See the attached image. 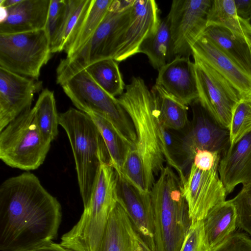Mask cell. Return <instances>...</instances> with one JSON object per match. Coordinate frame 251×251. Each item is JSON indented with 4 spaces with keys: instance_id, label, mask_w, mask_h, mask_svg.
<instances>
[{
    "instance_id": "1",
    "label": "cell",
    "mask_w": 251,
    "mask_h": 251,
    "mask_svg": "<svg viewBox=\"0 0 251 251\" xmlns=\"http://www.w3.org/2000/svg\"><path fill=\"white\" fill-rule=\"evenodd\" d=\"M61 205L33 174L25 172L0 187V250L24 251L56 239Z\"/></svg>"
},
{
    "instance_id": "2",
    "label": "cell",
    "mask_w": 251,
    "mask_h": 251,
    "mask_svg": "<svg viewBox=\"0 0 251 251\" xmlns=\"http://www.w3.org/2000/svg\"><path fill=\"white\" fill-rule=\"evenodd\" d=\"M117 99L134 128L136 141L133 149L143 162L148 191H151L155 176L159 175L165 162L176 171L182 185L186 176L170 151L166 140L168 129L162 124L156 99L145 81L133 76Z\"/></svg>"
},
{
    "instance_id": "3",
    "label": "cell",
    "mask_w": 251,
    "mask_h": 251,
    "mask_svg": "<svg viewBox=\"0 0 251 251\" xmlns=\"http://www.w3.org/2000/svg\"><path fill=\"white\" fill-rule=\"evenodd\" d=\"M56 82L78 110L103 117L112 125L125 146L134 148L136 136L128 114L118 99L100 87L84 68L62 59L56 69Z\"/></svg>"
},
{
    "instance_id": "4",
    "label": "cell",
    "mask_w": 251,
    "mask_h": 251,
    "mask_svg": "<svg viewBox=\"0 0 251 251\" xmlns=\"http://www.w3.org/2000/svg\"><path fill=\"white\" fill-rule=\"evenodd\" d=\"M150 195L156 251H179L192 220L180 179L171 167L161 170Z\"/></svg>"
},
{
    "instance_id": "5",
    "label": "cell",
    "mask_w": 251,
    "mask_h": 251,
    "mask_svg": "<svg viewBox=\"0 0 251 251\" xmlns=\"http://www.w3.org/2000/svg\"><path fill=\"white\" fill-rule=\"evenodd\" d=\"M119 176L107 162L100 164L90 199L76 224L61 237L73 251H98L112 211L119 201Z\"/></svg>"
},
{
    "instance_id": "6",
    "label": "cell",
    "mask_w": 251,
    "mask_h": 251,
    "mask_svg": "<svg viewBox=\"0 0 251 251\" xmlns=\"http://www.w3.org/2000/svg\"><path fill=\"white\" fill-rule=\"evenodd\" d=\"M59 123L66 132L71 146L80 194L85 206L91 197L100 164L109 163L108 153L99 129L88 114L70 108L59 114Z\"/></svg>"
},
{
    "instance_id": "7",
    "label": "cell",
    "mask_w": 251,
    "mask_h": 251,
    "mask_svg": "<svg viewBox=\"0 0 251 251\" xmlns=\"http://www.w3.org/2000/svg\"><path fill=\"white\" fill-rule=\"evenodd\" d=\"M50 145L38 127L32 108L0 131V159L10 167L34 170L43 163Z\"/></svg>"
},
{
    "instance_id": "8",
    "label": "cell",
    "mask_w": 251,
    "mask_h": 251,
    "mask_svg": "<svg viewBox=\"0 0 251 251\" xmlns=\"http://www.w3.org/2000/svg\"><path fill=\"white\" fill-rule=\"evenodd\" d=\"M51 53L45 28L0 34V68L12 73L38 80Z\"/></svg>"
},
{
    "instance_id": "9",
    "label": "cell",
    "mask_w": 251,
    "mask_h": 251,
    "mask_svg": "<svg viewBox=\"0 0 251 251\" xmlns=\"http://www.w3.org/2000/svg\"><path fill=\"white\" fill-rule=\"evenodd\" d=\"M134 0H113L103 19L85 45L65 59L85 68L96 61L113 58L129 23Z\"/></svg>"
},
{
    "instance_id": "10",
    "label": "cell",
    "mask_w": 251,
    "mask_h": 251,
    "mask_svg": "<svg viewBox=\"0 0 251 251\" xmlns=\"http://www.w3.org/2000/svg\"><path fill=\"white\" fill-rule=\"evenodd\" d=\"M198 101L210 118L228 130L234 110L241 100L233 88L214 69L195 56Z\"/></svg>"
},
{
    "instance_id": "11",
    "label": "cell",
    "mask_w": 251,
    "mask_h": 251,
    "mask_svg": "<svg viewBox=\"0 0 251 251\" xmlns=\"http://www.w3.org/2000/svg\"><path fill=\"white\" fill-rule=\"evenodd\" d=\"M213 0H174L167 16L171 33L174 57L190 56L192 46L207 25V16Z\"/></svg>"
},
{
    "instance_id": "12",
    "label": "cell",
    "mask_w": 251,
    "mask_h": 251,
    "mask_svg": "<svg viewBox=\"0 0 251 251\" xmlns=\"http://www.w3.org/2000/svg\"><path fill=\"white\" fill-rule=\"evenodd\" d=\"M219 164L205 171L191 164L182 191L192 222L202 220L211 209L226 201L227 194L219 176Z\"/></svg>"
},
{
    "instance_id": "13",
    "label": "cell",
    "mask_w": 251,
    "mask_h": 251,
    "mask_svg": "<svg viewBox=\"0 0 251 251\" xmlns=\"http://www.w3.org/2000/svg\"><path fill=\"white\" fill-rule=\"evenodd\" d=\"M42 82L0 68V131L31 109L34 94Z\"/></svg>"
},
{
    "instance_id": "14",
    "label": "cell",
    "mask_w": 251,
    "mask_h": 251,
    "mask_svg": "<svg viewBox=\"0 0 251 251\" xmlns=\"http://www.w3.org/2000/svg\"><path fill=\"white\" fill-rule=\"evenodd\" d=\"M155 0H134L127 27L113 59L121 62L139 53L143 42L157 29L161 21Z\"/></svg>"
},
{
    "instance_id": "15",
    "label": "cell",
    "mask_w": 251,
    "mask_h": 251,
    "mask_svg": "<svg viewBox=\"0 0 251 251\" xmlns=\"http://www.w3.org/2000/svg\"><path fill=\"white\" fill-rule=\"evenodd\" d=\"M192 55L221 75L241 99L251 100V73L212 42L201 35L192 46Z\"/></svg>"
},
{
    "instance_id": "16",
    "label": "cell",
    "mask_w": 251,
    "mask_h": 251,
    "mask_svg": "<svg viewBox=\"0 0 251 251\" xmlns=\"http://www.w3.org/2000/svg\"><path fill=\"white\" fill-rule=\"evenodd\" d=\"M193 103L195 123L181 140L182 154L186 162L192 163L197 151L225 152L229 147V133L217 124L201 107L198 100Z\"/></svg>"
},
{
    "instance_id": "17",
    "label": "cell",
    "mask_w": 251,
    "mask_h": 251,
    "mask_svg": "<svg viewBox=\"0 0 251 251\" xmlns=\"http://www.w3.org/2000/svg\"><path fill=\"white\" fill-rule=\"evenodd\" d=\"M119 198L141 240L151 251H156L150 191L141 193L123 177H119Z\"/></svg>"
},
{
    "instance_id": "18",
    "label": "cell",
    "mask_w": 251,
    "mask_h": 251,
    "mask_svg": "<svg viewBox=\"0 0 251 251\" xmlns=\"http://www.w3.org/2000/svg\"><path fill=\"white\" fill-rule=\"evenodd\" d=\"M155 84L186 106L198 100L196 65L190 56H176L160 68Z\"/></svg>"
},
{
    "instance_id": "19",
    "label": "cell",
    "mask_w": 251,
    "mask_h": 251,
    "mask_svg": "<svg viewBox=\"0 0 251 251\" xmlns=\"http://www.w3.org/2000/svg\"><path fill=\"white\" fill-rule=\"evenodd\" d=\"M50 0H21L8 8L0 7V34L45 29Z\"/></svg>"
},
{
    "instance_id": "20",
    "label": "cell",
    "mask_w": 251,
    "mask_h": 251,
    "mask_svg": "<svg viewBox=\"0 0 251 251\" xmlns=\"http://www.w3.org/2000/svg\"><path fill=\"white\" fill-rule=\"evenodd\" d=\"M98 251H151L135 231L119 201L110 214Z\"/></svg>"
},
{
    "instance_id": "21",
    "label": "cell",
    "mask_w": 251,
    "mask_h": 251,
    "mask_svg": "<svg viewBox=\"0 0 251 251\" xmlns=\"http://www.w3.org/2000/svg\"><path fill=\"white\" fill-rule=\"evenodd\" d=\"M218 171L227 195L238 185L251 182V132L224 153Z\"/></svg>"
},
{
    "instance_id": "22",
    "label": "cell",
    "mask_w": 251,
    "mask_h": 251,
    "mask_svg": "<svg viewBox=\"0 0 251 251\" xmlns=\"http://www.w3.org/2000/svg\"><path fill=\"white\" fill-rule=\"evenodd\" d=\"M237 213L231 200H226L211 209L202 220L211 250L236 231Z\"/></svg>"
},
{
    "instance_id": "23",
    "label": "cell",
    "mask_w": 251,
    "mask_h": 251,
    "mask_svg": "<svg viewBox=\"0 0 251 251\" xmlns=\"http://www.w3.org/2000/svg\"><path fill=\"white\" fill-rule=\"evenodd\" d=\"M201 35L251 73V47L246 39L240 38L228 29L215 25L207 26Z\"/></svg>"
},
{
    "instance_id": "24",
    "label": "cell",
    "mask_w": 251,
    "mask_h": 251,
    "mask_svg": "<svg viewBox=\"0 0 251 251\" xmlns=\"http://www.w3.org/2000/svg\"><path fill=\"white\" fill-rule=\"evenodd\" d=\"M139 53L146 54L153 68L158 70L172 60L173 45L167 16L161 20L155 32L142 44Z\"/></svg>"
},
{
    "instance_id": "25",
    "label": "cell",
    "mask_w": 251,
    "mask_h": 251,
    "mask_svg": "<svg viewBox=\"0 0 251 251\" xmlns=\"http://www.w3.org/2000/svg\"><path fill=\"white\" fill-rule=\"evenodd\" d=\"M113 0H93L73 38L64 50L69 57L79 51L93 35L107 13Z\"/></svg>"
},
{
    "instance_id": "26",
    "label": "cell",
    "mask_w": 251,
    "mask_h": 251,
    "mask_svg": "<svg viewBox=\"0 0 251 251\" xmlns=\"http://www.w3.org/2000/svg\"><path fill=\"white\" fill-rule=\"evenodd\" d=\"M95 82L110 96L116 98L126 87L118 62L107 58L93 63L84 68Z\"/></svg>"
},
{
    "instance_id": "27",
    "label": "cell",
    "mask_w": 251,
    "mask_h": 251,
    "mask_svg": "<svg viewBox=\"0 0 251 251\" xmlns=\"http://www.w3.org/2000/svg\"><path fill=\"white\" fill-rule=\"evenodd\" d=\"M151 90L156 99L163 126L170 130H178L183 128L188 122V106L155 84Z\"/></svg>"
},
{
    "instance_id": "28",
    "label": "cell",
    "mask_w": 251,
    "mask_h": 251,
    "mask_svg": "<svg viewBox=\"0 0 251 251\" xmlns=\"http://www.w3.org/2000/svg\"><path fill=\"white\" fill-rule=\"evenodd\" d=\"M33 108L41 132L46 140L51 143L58 134L59 125L53 92L43 90Z\"/></svg>"
},
{
    "instance_id": "29",
    "label": "cell",
    "mask_w": 251,
    "mask_h": 251,
    "mask_svg": "<svg viewBox=\"0 0 251 251\" xmlns=\"http://www.w3.org/2000/svg\"><path fill=\"white\" fill-rule=\"evenodd\" d=\"M88 114L94 121L101 134L108 153L110 165L120 176L127 147L107 119L98 114L90 113Z\"/></svg>"
},
{
    "instance_id": "30",
    "label": "cell",
    "mask_w": 251,
    "mask_h": 251,
    "mask_svg": "<svg viewBox=\"0 0 251 251\" xmlns=\"http://www.w3.org/2000/svg\"><path fill=\"white\" fill-rule=\"evenodd\" d=\"M224 27L236 36L245 39L241 21L238 17L234 0H213L207 16V26Z\"/></svg>"
},
{
    "instance_id": "31",
    "label": "cell",
    "mask_w": 251,
    "mask_h": 251,
    "mask_svg": "<svg viewBox=\"0 0 251 251\" xmlns=\"http://www.w3.org/2000/svg\"><path fill=\"white\" fill-rule=\"evenodd\" d=\"M93 0H67V13L64 24L53 53L64 51L71 41Z\"/></svg>"
},
{
    "instance_id": "32",
    "label": "cell",
    "mask_w": 251,
    "mask_h": 251,
    "mask_svg": "<svg viewBox=\"0 0 251 251\" xmlns=\"http://www.w3.org/2000/svg\"><path fill=\"white\" fill-rule=\"evenodd\" d=\"M138 191L148 193L143 162L134 149L127 148L123 163L121 176Z\"/></svg>"
},
{
    "instance_id": "33",
    "label": "cell",
    "mask_w": 251,
    "mask_h": 251,
    "mask_svg": "<svg viewBox=\"0 0 251 251\" xmlns=\"http://www.w3.org/2000/svg\"><path fill=\"white\" fill-rule=\"evenodd\" d=\"M228 131L229 148L251 132V100H240L234 110Z\"/></svg>"
},
{
    "instance_id": "34",
    "label": "cell",
    "mask_w": 251,
    "mask_h": 251,
    "mask_svg": "<svg viewBox=\"0 0 251 251\" xmlns=\"http://www.w3.org/2000/svg\"><path fill=\"white\" fill-rule=\"evenodd\" d=\"M67 7V0H50L45 29L49 38L52 53L64 24Z\"/></svg>"
},
{
    "instance_id": "35",
    "label": "cell",
    "mask_w": 251,
    "mask_h": 251,
    "mask_svg": "<svg viewBox=\"0 0 251 251\" xmlns=\"http://www.w3.org/2000/svg\"><path fill=\"white\" fill-rule=\"evenodd\" d=\"M231 200L237 210V228L251 238V182L243 185L240 191Z\"/></svg>"
},
{
    "instance_id": "36",
    "label": "cell",
    "mask_w": 251,
    "mask_h": 251,
    "mask_svg": "<svg viewBox=\"0 0 251 251\" xmlns=\"http://www.w3.org/2000/svg\"><path fill=\"white\" fill-rule=\"evenodd\" d=\"M179 251H212L206 236L202 220L192 222Z\"/></svg>"
},
{
    "instance_id": "37",
    "label": "cell",
    "mask_w": 251,
    "mask_h": 251,
    "mask_svg": "<svg viewBox=\"0 0 251 251\" xmlns=\"http://www.w3.org/2000/svg\"><path fill=\"white\" fill-rule=\"evenodd\" d=\"M212 251H251V238L244 232L235 231Z\"/></svg>"
},
{
    "instance_id": "38",
    "label": "cell",
    "mask_w": 251,
    "mask_h": 251,
    "mask_svg": "<svg viewBox=\"0 0 251 251\" xmlns=\"http://www.w3.org/2000/svg\"><path fill=\"white\" fill-rule=\"evenodd\" d=\"M221 153L217 151L207 150L197 151L192 163L202 171L210 170L216 164L220 162Z\"/></svg>"
},
{
    "instance_id": "39",
    "label": "cell",
    "mask_w": 251,
    "mask_h": 251,
    "mask_svg": "<svg viewBox=\"0 0 251 251\" xmlns=\"http://www.w3.org/2000/svg\"><path fill=\"white\" fill-rule=\"evenodd\" d=\"M238 17L248 22L251 17V0H234Z\"/></svg>"
},
{
    "instance_id": "40",
    "label": "cell",
    "mask_w": 251,
    "mask_h": 251,
    "mask_svg": "<svg viewBox=\"0 0 251 251\" xmlns=\"http://www.w3.org/2000/svg\"><path fill=\"white\" fill-rule=\"evenodd\" d=\"M24 251H73L65 247L60 243L58 244L50 241L37 247L26 250Z\"/></svg>"
},
{
    "instance_id": "41",
    "label": "cell",
    "mask_w": 251,
    "mask_h": 251,
    "mask_svg": "<svg viewBox=\"0 0 251 251\" xmlns=\"http://www.w3.org/2000/svg\"><path fill=\"white\" fill-rule=\"evenodd\" d=\"M241 21L246 40L251 47V27L250 26L248 22L242 20H241Z\"/></svg>"
},
{
    "instance_id": "42",
    "label": "cell",
    "mask_w": 251,
    "mask_h": 251,
    "mask_svg": "<svg viewBox=\"0 0 251 251\" xmlns=\"http://www.w3.org/2000/svg\"><path fill=\"white\" fill-rule=\"evenodd\" d=\"M21 0H0V7L8 8L20 2Z\"/></svg>"
},
{
    "instance_id": "43",
    "label": "cell",
    "mask_w": 251,
    "mask_h": 251,
    "mask_svg": "<svg viewBox=\"0 0 251 251\" xmlns=\"http://www.w3.org/2000/svg\"><path fill=\"white\" fill-rule=\"evenodd\" d=\"M250 26L251 27V17L249 20V21L248 22Z\"/></svg>"
}]
</instances>
